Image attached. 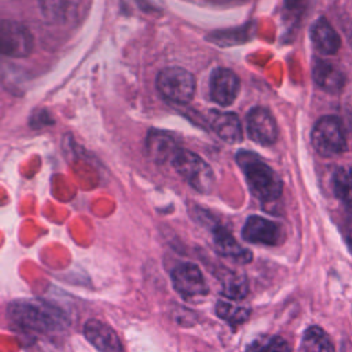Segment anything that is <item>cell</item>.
Masks as SVG:
<instances>
[{"label":"cell","instance_id":"obj_1","mask_svg":"<svg viewBox=\"0 0 352 352\" xmlns=\"http://www.w3.org/2000/svg\"><path fill=\"white\" fill-rule=\"evenodd\" d=\"M236 162L243 170L248 186L254 197L261 201H275L282 194V180L278 173L252 151H239Z\"/></svg>","mask_w":352,"mask_h":352},{"label":"cell","instance_id":"obj_2","mask_svg":"<svg viewBox=\"0 0 352 352\" xmlns=\"http://www.w3.org/2000/svg\"><path fill=\"white\" fill-rule=\"evenodd\" d=\"M8 315L18 326L37 331L55 329L60 322L52 308L36 301H15L8 305Z\"/></svg>","mask_w":352,"mask_h":352},{"label":"cell","instance_id":"obj_3","mask_svg":"<svg viewBox=\"0 0 352 352\" xmlns=\"http://www.w3.org/2000/svg\"><path fill=\"white\" fill-rule=\"evenodd\" d=\"M176 172L197 191L209 192L214 184L212 168L195 153L180 148L172 160Z\"/></svg>","mask_w":352,"mask_h":352},{"label":"cell","instance_id":"obj_4","mask_svg":"<svg viewBox=\"0 0 352 352\" xmlns=\"http://www.w3.org/2000/svg\"><path fill=\"white\" fill-rule=\"evenodd\" d=\"M157 88L168 100L186 104L194 96L195 80L188 70L179 66H170L158 73Z\"/></svg>","mask_w":352,"mask_h":352},{"label":"cell","instance_id":"obj_5","mask_svg":"<svg viewBox=\"0 0 352 352\" xmlns=\"http://www.w3.org/2000/svg\"><path fill=\"white\" fill-rule=\"evenodd\" d=\"M312 146L322 157H334L346 150V138L337 117H322L312 129Z\"/></svg>","mask_w":352,"mask_h":352},{"label":"cell","instance_id":"obj_6","mask_svg":"<svg viewBox=\"0 0 352 352\" xmlns=\"http://www.w3.org/2000/svg\"><path fill=\"white\" fill-rule=\"evenodd\" d=\"M0 48L7 56L25 58L33 50V36L26 26L4 19L0 25Z\"/></svg>","mask_w":352,"mask_h":352},{"label":"cell","instance_id":"obj_7","mask_svg":"<svg viewBox=\"0 0 352 352\" xmlns=\"http://www.w3.org/2000/svg\"><path fill=\"white\" fill-rule=\"evenodd\" d=\"M170 279L175 290L186 298L206 296L209 287L198 268L192 263H182L172 270Z\"/></svg>","mask_w":352,"mask_h":352},{"label":"cell","instance_id":"obj_8","mask_svg":"<svg viewBox=\"0 0 352 352\" xmlns=\"http://www.w3.org/2000/svg\"><path fill=\"white\" fill-rule=\"evenodd\" d=\"M242 236L246 242L256 245L274 246L280 243L283 238V230L280 224L264 219L261 216H250L242 228Z\"/></svg>","mask_w":352,"mask_h":352},{"label":"cell","instance_id":"obj_9","mask_svg":"<svg viewBox=\"0 0 352 352\" xmlns=\"http://www.w3.org/2000/svg\"><path fill=\"white\" fill-rule=\"evenodd\" d=\"M250 139L261 146L274 144L278 139V126L272 114L264 107H254L246 117Z\"/></svg>","mask_w":352,"mask_h":352},{"label":"cell","instance_id":"obj_10","mask_svg":"<svg viewBox=\"0 0 352 352\" xmlns=\"http://www.w3.org/2000/svg\"><path fill=\"white\" fill-rule=\"evenodd\" d=\"M209 91L213 102L220 106H230L238 96L239 78L232 70L217 67L210 74Z\"/></svg>","mask_w":352,"mask_h":352},{"label":"cell","instance_id":"obj_11","mask_svg":"<svg viewBox=\"0 0 352 352\" xmlns=\"http://www.w3.org/2000/svg\"><path fill=\"white\" fill-rule=\"evenodd\" d=\"M41 16L56 26H70L78 21L81 0H38Z\"/></svg>","mask_w":352,"mask_h":352},{"label":"cell","instance_id":"obj_12","mask_svg":"<svg viewBox=\"0 0 352 352\" xmlns=\"http://www.w3.org/2000/svg\"><path fill=\"white\" fill-rule=\"evenodd\" d=\"M144 148L147 157L157 164L172 161L180 150L176 138L169 132L160 129H151L148 132Z\"/></svg>","mask_w":352,"mask_h":352},{"label":"cell","instance_id":"obj_13","mask_svg":"<svg viewBox=\"0 0 352 352\" xmlns=\"http://www.w3.org/2000/svg\"><path fill=\"white\" fill-rule=\"evenodd\" d=\"M84 334L99 352H125L117 333L98 319H89L85 322Z\"/></svg>","mask_w":352,"mask_h":352},{"label":"cell","instance_id":"obj_14","mask_svg":"<svg viewBox=\"0 0 352 352\" xmlns=\"http://www.w3.org/2000/svg\"><path fill=\"white\" fill-rule=\"evenodd\" d=\"M311 40L323 55H334L340 50L341 38L326 18L316 19L311 26Z\"/></svg>","mask_w":352,"mask_h":352},{"label":"cell","instance_id":"obj_15","mask_svg":"<svg viewBox=\"0 0 352 352\" xmlns=\"http://www.w3.org/2000/svg\"><path fill=\"white\" fill-rule=\"evenodd\" d=\"M209 117L210 126L216 132L219 138H221L227 143H239L242 140V124L235 113H223V111H212Z\"/></svg>","mask_w":352,"mask_h":352},{"label":"cell","instance_id":"obj_16","mask_svg":"<svg viewBox=\"0 0 352 352\" xmlns=\"http://www.w3.org/2000/svg\"><path fill=\"white\" fill-rule=\"evenodd\" d=\"M312 77L318 87L327 92H338L345 82L344 74L330 62L315 59L312 66Z\"/></svg>","mask_w":352,"mask_h":352},{"label":"cell","instance_id":"obj_17","mask_svg":"<svg viewBox=\"0 0 352 352\" xmlns=\"http://www.w3.org/2000/svg\"><path fill=\"white\" fill-rule=\"evenodd\" d=\"M213 235H214L216 249L220 252L221 256H226V257L242 261V263L250 261V258H252L250 252L248 249L242 248L227 230H224L223 227H217L213 231Z\"/></svg>","mask_w":352,"mask_h":352},{"label":"cell","instance_id":"obj_18","mask_svg":"<svg viewBox=\"0 0 352 352\" xmlns=\"http://www.w3.org/2000/svg\"><path fill=\"white\" fill-rule=\"evenodd\" d=\"M304 352H334L329 334L319 326H311L302 336Z\"/></svg>","mask_w":352,"mask_h":352},{"label":"cell","instance_id":"obj_19","mask_svg":"<svg viewBox=\"0 0 352 352\" xmlns=\"http://www.w3.org/2000/svg\"><path fill=\"white\" fill-rule=\"evenodd\" d=\"M336 195L346 205L352 206V168L338 169L333 176Z\"/></svg>","mask_w":352,"mask_h":352},{"label":"cell","instance_id":"obj_20","mask_svg":"<svg viewBox=\"0 0 352 352\" xmlns=\"http://www.w3.org/2000/svg\"><path fill=\"white\" fill-rule=\"evenodd\" d=\"M248 293V280L243 275L239 274H228L221 283V294L227 298L241 300Z\"/></svg>","mask_w":352,"mask_h":352},{"label":"cell","instance_id":"obj_21","mask_svg":"<svg viewBox=\"0 0 352 352\" xmlns=\"http://www.w3.org/2000/svg\"><path fill=\"white\" fill-rule=\"evenodd\" d=\"M216 314L231 324H239L248 319L250 311L245 307H239L228 301H219L216 304Z\"/></svg>","mask_w":352,"mask_h":352},{"label":"cell","instance_id":"obj_22","mask_svg":"<svg viewBox=\"0 0 352 352\" xmlns=\"http://www.w3.org/2000/svg\"><path fill=\"white\" fill-rule=\"evenodd\" d=\"M253 352H290V346L282 337L274 336L257 342Z\"/></svg>","mask_w":352,"mask_h":352},{"label":"cell","instance_id":"obj_23","mask_svg":"<svg viewBox=\"0 0 352 352\" xmlns=\"http://www.w3.org/2000/svg\"><path fill=\"white\" fill-rule=\"evenodd\" d=\"M349 246H351V249H352V231H351V234H349Z\"/></svg>","mask_w":352,"mask_h":352}]
</instances>
